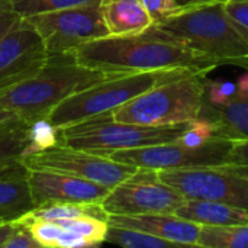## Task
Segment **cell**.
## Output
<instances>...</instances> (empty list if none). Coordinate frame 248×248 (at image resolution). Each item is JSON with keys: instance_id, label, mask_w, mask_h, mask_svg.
Here are the masks:
<instances>
[{"instance_id": "1", "label": "cell", "mask_w": 248, "mask_h": 248, "mask_svg": "<svg viewBox=\"0 0 248 248\" xmlns=\"http://www.w3.org/2000/svg\"><path fill=\"white\" fill-rule=\"evenodd\" d=\"M70 54L80 65L110 77L177 68L211 73L219 67L215 60L153 26L138 35L102 36L80 45Z\"/></svg>"}, {"instance_id": "2", "label": "cell", "mask_w": 248, "mask_h": 248, "mask_svg": "<svg viewBox=\"0 0 248 248\" xmlns=\"http://www.w3.org/2000/svg\"><path fill=\"white\" fill-rule=\"evenodd\" d=\"M108 77L80 65L70 52L49 54L36 74L0 92V109L29 124L45 122L64 99Z\"/></svg>"}, {"instance_id": "3", "label": "cell", "mask_w": 248, "mask_h": 248, "mask_svg": "<svg viewBox=\"0 0 248 248\" xmlns=\"http://www.w3.org/2000/svg\"><path fill=\"white\" fill-rule=\"evenodd\" d=\"M153 28L208 55L219 65L248 70V41L228 17L224 1L179 9Z\"/></svg>"}, {"instance_id": "4", "label": "cell", "mask_w": 248, "mask_h": 248, "mask_svg": "<svg viewBox=\"0 0 248 248\" xmlns=\"http://www.w3.org/2000/svg\"><path fill=\"white\" fill-rule=\"evenodd\" d=\"M201 121L177 125H137L115 121L112 110L57 129V142L84 150L102 157L113 151L155 145L180 140L195 129Z\"/></svg>"}, {"instance_id": "5", "label": "cell", "mask_w": 248, "mask_h": 248, "mask_svg": "<svg viewBox=\"0 0 248 248\" xmlns=\"http://www.w3.org/2000/svg\"><path fill=\"white\" fill-rule=\"evenodd\" d=\"M208 73H187L163 81L112 110L115 121L137 125H177L199 121Z\"/></svg>"}, {"instance_id": "6", "label": "cell", "mask_w": 248, "mask_h": 248, "mask_svg": "<svg viewBox=\"0 0 248 248\" xmlns=\"http://www.w3.org/2000/svg\"><path fill=\"white\" fill-rule=\"evenodd\" d=\"M237 141L215 137L211 128L201 122L189 135L164 144L145 145L113 151L109 158L147 170H180L198 167H222L231 164Z\"/></svg>"}, {"instance_id": "7", "label": "cell", "mask_w": 248, "mask_h": 248, "mask_svg": "<svg viewBox=\"0 0 248 248\" xmlns=\"http://www.w3.org/2000/svg\"><path fill=\"white\" fill-rule=\"evenodd\" d=\"M187 73L198 71L177 68L108 77L64 99L48 115L45 122L57 131L67 125L113 110L148 89Z\"/></svg>"}, {"instance_id": "8", "label": "cell", "mask_w": 248, "mask_h": 248, "mask_svg": "<svg viewBox=\"0 0 248 248\" xmlns=\"http://www.w3.org/2000/svg\"><path fill=\"white\" fill-rule=\"evenodd\" d=\"M22 20L39 35L48 55L67 54L89 41L109 35L99 6L36 13Z\"/></svg>"}, {"instance_id": "9", "label": "cell", "mask_w": 248, "mask_h": 248, "mask_svg": "<svg viewBox=\"0 0 248 248\" xmlns=\"http://www.w3.org/2000/svg\"><path fill=\"white\" fill-rule=\"evenodd\" d=\"M22 161L31 170H51L73 174L109 189L115 187L138 170L129 164L73 148L61 142H54L52 145L33 151Z\"/></svg>"}, {"instance_id": "10", "label": "cell", "mask_w": 248, "mask_h": 248, "mask_svg": "<svg viewBox=\"0 0 248 248\" xmlns=\"http://www.w3.org/2000/svg\"><path fill=\"white\" fill-rule=\"evenodd\" d=\"M183 201L185 198L164 183L155 170L138 169L110 189L102 206L109 215L174 214Z\"/></svg>"}, {"instance_id": "11", "label": "cell", "mask_w": 248, "mask_h": 248, "mask_svg": "<svg viewBox=\"0 0 248 248\" xmlns=\"http://www.w3.org/2000/svg\"><path fill=\"white\" fill-rule=\"evenodd\" d=\"M157 173L185 199L221 202L248 212V177L227 166L161 170Z\"/></svg>"}, {"instance_id": "12", "label": "cell", "mask_w": 248, "mask_h": 248, "mask_svg": "<svg viewBox=\"0 0 248 248\" xmlns=\"http://www.w3.org/2000/svg\"><path fill=\"white\" fill-rule=\"evenodd\" d=\"M199 121L212 135L231 141L248 140V76L237 84L205 78V102Z\"/></svg>"}, {"instance_id": "13", "label": "cell", "mask_w": 248, "mask_h": 248, "mask_svg": "<svg viewBox=\"0 0 248 248\" xmlns=\"http://www.w3.org/2000/svg\"><path fill=\"white\" fill-rule=\"evenodd\" d=\"M46 60L42 39L22 20L0 41V92L36 74Z\"/></svg>"}, {"instance_id": "14", "label": "cell", "mask_w": 248, "mask_h": 248, "mask_svg": "<svg viewBox=\"0 0 248 248\" xmlns=\"http://www.w3.org/2000/svg\"><path fill=\"white\" fill-rule=\"evenodd\" d=\"M29 186L35 208L46 203L65 202L102 203V201L110 192L109 187L94 182L51 170L29 169Z\"/></svg>"}, {"instance_id": "15", "label": "cell", "mask_w": 248, "mask_h": 248, "mask_svg": "<svg viewBox=\"0 0 248 248\" xmlns=\"http://www.w3.org/2000/svg\"><path fill=\"white\" fill-rule=\"evenodd\" d=\"M57 142V131L46 122L29 124L12 118L0 124V167L23 160L33 151Z\"/></svg>"}, {"instance_id": "16", "label": "cell", "mask_w": 248, "mask_h": 248, "mask_svg": "<svg viewBox=\"0 0 248 248\" xmlns=\"http://www.w3.org/2000/svg\"><path fill=\"white\" fill-rule=\"evenodd\" d=\"M108 224L132 228L174 243L177 247H198L201 225L186 221L174 214H147V215H109Z\"/></svg>"}, {"instance_id": "17", "label": "cell", "mask_w": 248, "mask_h": 248, "mask_svg": "<svg viewBox=\"0 0 248 248\" xmlns=\"http://www.w3.org/2000/svg\"><path fill=\"white\" fill-rule=\"evenodd\" d=\"M35 209L29 169L22 160L0 167V222H15Z\"/></svg>"}, {"instance_id": "18", "label": "cell", "mask_w": 248, "mask_h": 248, "mask_svg": "<svg viewBox=\"0 0 248 248\" xmlns=\"http://www.w3.org/2000/svg\"><path fill=\"white\" fill-rule=\"evenodd\" d=\"M99 9L109 35H138L153 26L141 0H102Z\"/></svg>"}, {"instance_id": "19", "label": "cell", "mask_w": 248, "mask_h": 248, "mask_svg": "<svg viewBox=\"0 0 248 248\" xmlns=\"http://www.w3.org/2000/svg\"><path fill=\"white\" fill-rule=\"evenodd\" d=\"M174 215L195 222L201 227H228L248 224V212L244 209L205 199H185Z\"/></svg>"}, {"instance_id": "20", "label": "cell", "mask_w": 248, "mask_h": 248, "mask_svg": "<svg viewBox=\"0 0 248 248\" xmlns=\"http://www.w3.org/2000/svg\"><path fill=\"white\" fill-rule=\"evenodd\" d=\"M68 218H96L108 221L109 214L105 211L102 203L97 202H65V203H46L35 208L32 212L25 215L20 221H55Z\"/></svg>"}, {"instance_id": "21", "label": "cell", "mask_w": 248, "mask_h": 248, "mask_svg": "<svg viewBox=\"0 0 248 248\" xmlns=\"http://www.w3.org/2000/svg\"><path fill=\"white\" fill-rule=\"evenodd\" d=\"M20 221V219H19ZM29 224V228L36 238V241L41 244V247L49 248H84V247H96L94 243L90 240L70 232L52 221H23Z\"/></svg>"}, {"instance_id": "22", "label": "cell", "mask_w": 248, "mask_h": 248, "mask_svg": "<svg viewBox=\"0 0 248 248\" xmlns=\"http://www.w3.org/2000/svg\"><path fill=\"white\" fill-rule=\"evenodd\" d=\"M198 247L248 248V224L228 227H202Z\"/></svg>"}, {"instance_id": "23", "label": "cell", "mask_w": 248, "mask_h": 248, "mask_svg": "<svg viewBox=\"0 0 248 248\" xmlns=\"http://www.w3.org/2000/svg\"><path fill=\"white\" fill-rule=\"evenodd\" d=\"M105 241L125 248L177 247L174 243L163 240V238L155 237V235H151L148 232L132 230V228H125V227H118V225H110V224H108Z\"/></svg>"}, {"instance_id": "24", "label": "cell", "mask_w": 248, "mask_h": 248, "mask_svg": "<svg viewBox=\"0 0 248 248\" xmlns=\"http://www.w3.org/2000/svg\"><path fill=\"white\" fill-rule=\"evenodd\" d=\"M102 0H13L16 12L20 17H26L36 13L62 10L81 6H99Z\"/></svg>"}, {"instance_id": "25", "label": "cell", "mask_w": 248, "mask_h": 248, "mask_svg": "<svg viewBox=\"0 0 248 248\" xmlns=\"http://www.w3.org/2000/svg\"><path fill=\"white\" fill-rule=\"evenodd\" d=\"M52 222L70 232L78 234L90 240L96 246L105 243L108 221H102L96 218H68V219H55Z\"/></svg>"}, {"instance_id": "26", "label": "cell", "mask_w": 248, "mask_h": 248, "mask_svg": "<svg viewBox=\"0 0 248 248\" xmlns=\"http://www.w3.org/2000/svg\"><path fill=\"white\" fill-rule=\"evenodd\" d=\"M224 7L231 22L248 41V0H225Z\"/></svg>"}, {"instance_id": "27", "label": "cell", "mask_w": 248, "mask_h": 248, "mask_svg": "<svg viewBox=\"0 0 248 248\" xmlns=\"http://www.w3.org/2000/svg\"><path fill=\"white\" fill-rule=\"evenodd\" d=\"M4 248H42L33 237L29 224L23 221H15V230L7 240Z\"/></svg>"}, {"instance_id": "28", "label": "cell", "mask_w": 248, "mask_h": 248, "mask_svg": "<svg viewBox=\"0 0 248 248\" xmlns=\"http://www.w3.org/2000/svg\"><path fill=\"white\" fill-rule=\"evenodd\" d=\"M145 10L153 19V25L161 22L163 19L169 17L174 12L179 10L176 0H141Z\"/></svg>"}, {"instance_id": "29", "label": "cell", "mask_w": 248, "mask_h": 248, "mask_svg": "<svg viewBox=\"0 0 248 248\" xmlns=\"http://www.w3.org/2000/svg\"><path fill=\"white\" fill-rule=\"evenodd\" d=\"M22 22L13 0H0V41Z\"/></svg>"}, {"instance_id": "30", "label": "cell", "mask_w": 248, "mask_h": 248, "mask_svg": "<svg viewBox=\"0 0 248 248\" xmlns=\"http://www.w3.org/2000/svg\"><path fill=\"white\" fill-rule=\"evenodd\" d=\"M227 167L248 177V140L237 141L232 148V160Z\"/></svg>"}, {"instance_id": "31", "label": "cell", "mask_w": 248, "mask_h": 248, "mask_svg": "<svg viewBox=\"0 0 248 248\" xmlns=\"http://www.w3.org/2000/svg\"><path fill=\"white\" fill-rule=\"evenodd\" d=\"M15 230V222H0V248H4Z\"/></svg>"}, {"instance_id": "32", "label": "cell", "mask_w": 248, "mask_h": 248, "mask_svg": "<svg viewBox=\"0 0 248 248\" xmlns=\"http://www.w3.org/2000/svg\"><path fill=\"white\" fill-rule=\"evenodd\" d=\"M12 118H17V116H15L13 113L7 112L4 109H0V124L4 122V121H7V119H12Z\"/></svg>"}]
</instances>
